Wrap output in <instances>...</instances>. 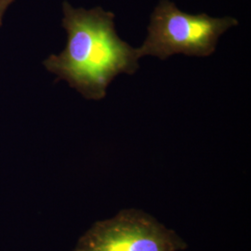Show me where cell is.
<instances>
[{
	"instance_id": "4",
	"label": "cell",
	"mask_w": 251,
	"mask_h": 251,
	"mask_svg": "<svg viewBox=\"0 0 251 251\" xmlns=\"http://www.w3.org/2000/svg\"><path fill=\"white\" fill-rule=\"evenodd\" d=\"M14 1L15 0H0V27L2 25V21L5 12Z\"/></svg>"
},
{
	"instance_id": "1",
	"label": "cell",
	"mask_w": 251,
	"mask_h": 251,
	"mask_svg": "<svg viewBox=\"0 0 251 251\" xmlns=\"http://www.w3.org/2000/svg\"><path fill=\"white\" fill-rule=\"evenodd\" d=\"M63 9L67 44L60 55H50L44 66L86 99H103L117 75L138 70L137 50L117 36L113 12L100 7L74 9L67 2Z\"/></svg>"
},
{
	"instance_id": "2",
	"label": "cell",
	"mask_w": 251,
	"mask_h": 251,
	"mask_svg": "<svg viewBox=\"0 0 251 251\" xmlns=\"http://www.w3.org/2000/svg\"><path fill=\"white\" fill-rule=\"evenodd\" d=\"M237 25L232 17L191 15L171 1L162 0L152 12L144 44L136 49L137 55L139 59L151 55L161 60L178 53L206 57L215 51L219 37Z\"/></svg>"
},
{
	"instance_id": "3",
	"label": "cell",
	"mask_w": 251,
	"mask_h": 251,
	"mask_svg": "<svg viewBox=\"0 0 251 251\" xmlns=\"http://www.w3.org/2000/svg\"><path fill=\"white\" fill-rule=\"evenodd\" d=\"M186 248L174 231L152 216L125 209L113 219L94 224L74 251H179Z\"/></svg>"
}]
</instances>
